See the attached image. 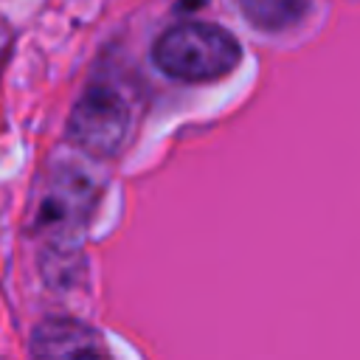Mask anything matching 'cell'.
<instances>
[{
  "label": "cell",
  "instance_id": "6da1fadb",
  "mask_svg": "<svg viewBox=\"0 0 360 360\" xmlns=\"http://www.w3.org/2000/svg\"><path fill=\"white\" fill-rule=\"evenodd\" d=\"M155 65L180 82H208L231 73L239 62V42L211 22H180L158 37Z\"/></svg>",
  "mask_w": 360,
  "mask_h": 360
},
{
  "label": "cell",
  "instance_id": "7a4b0ae2",
  "mask_svg": "<svg viewBox=\"0 0 360 360\" xmlns=\"http://www.w3.org/2000/svg\"><path fill=\"white\" fill-rule=\"evenodd\" d=\"M127 129H129V110L127 101L112 87H90L76 104L68 124L70 138L82 149L98 158L115 155L127 138Z\"/></svg>",
  "mask_w": 360,
  "mask_h": 360
},
{
  "label": "cell",
  "instance_id": "3957f363",
  "mask_svg": "<svg viewBox=\"0 0 360 360\" xmlns=\"http://www.w3.org/2000/svg\"><path fill=\"white\" fill-rule=\"evenodd\" d=\"M93 205V188L76 172H56L48 191L37 205V231L51 239V245H73L84 228L87 211Z\"/></svg>",
  "mask_w": 360,
  "mask_h": 360
},
{
  "label": "cell",
  "instance_id": "277c9868",
  "mask_svg": "<svg viewBox=\"0 0 360 360\" xmlns=\"http://www.w3.org/2000/svg\"><path fill=\"white\" fill-rule=\"evenodd\" d=\"M34 360H110L101 338L73 318L42 321L34 332Z\"/></svg>",
  "mask_w": 360,
  "mask_h": 360
},
{
  "label": "cell",
  "instance_id": "5b68a950",
  "mask_svg": "<svg viewBox=\"0 0 360 360\" xmlns=\"http://www.w3.org/2000/svg\"><path fill=\"white\" fill-rule=\"evenodd\" d=\"M242 14L262 31H281L287 25H295L307 8L309 0H236Z\"/></svg>",
  "mask_w": 360,
  "mask_h": 360
}]
</instances>
